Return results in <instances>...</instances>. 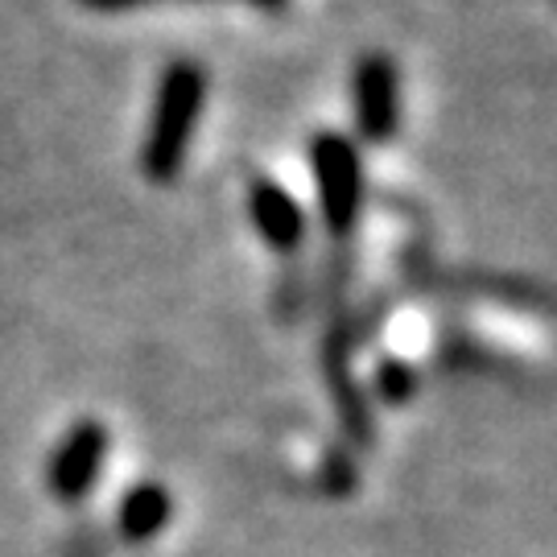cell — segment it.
<instances>
[{
	"label": "cell",
	"instance_id": "obj_1",
	"mask_svg": "<svg viewBox=\"0 0 557 557\" xmlns=\"http://www.w3.org/2000/svg\"><path fill=\"white\" fill-rule=\"evenodd\" d=\"M207 66L195 59H174L158 75L140 140V174L153 186H174L182 178L207 112Z\"/></svg>",
	"mask_w": 557,
	"mask_h": 557
},
{
	"label": "cell",
	"instance_id": "obj_2",
	"mask_svg": "<svg viewBox=\"0 0 557 557\" xmlns=\"http://www.w3.org/2000/svg\"><path fill=\"white\" fill-rule=\"evenodd\" d=\"M310 161V186H314V207H319V223L335 244L359 232L363 211H368V165H363V149L347 133L338 128H319L306 149Z\"/></svg>",
	"mask_w": 557,
	"mask_h": 557
},
{
	"label": "cell",
	"instance_id": "obj_3",
	"mask_svg": "<svg viewBox=\"0 0 557 557\" xmlns=\"http://www.w3.org/2000/svg\"><path fill=\"white\" fill-rule=\"evenodd\" d=\"M322 376L335 400L338 425L347 434V450H368L372 434H376V418H372V397L359 384L356 372V326L347 319H335L322 335Z\"/></svg>",
	"mask_w": 557,
	"mask_h": 557
},
{
	"label": "cell",
	"instance_id": "obj_4",
	"mask_svg": "<svg viewBox=\"0 0 557 557\" xmlns=\"http://www.w3.org/2000/svg\"><path fill=\"white\" fill-rule=\"evenodd\" d=\"M351 128H356V145H393L400 133V71L397 62L380 50L359 54L351 66Z\"/></svg>",
	"mask_w": 557,
	"mask_h": 557
},
{
	"label": "cell",
	"instance_id": "obj_5",
	"mask_svg": "<svg viewBox=\"0 0 557 557\" xmlns=\"http://www.w3.org/2000/svg\"><path fill=\"white\" fill-rule=\"evenodd\" d=\"M112 455V434L100 418L75 421L46 458V492L59 504H83L100 487Z\"/></svg>",
	"mask_w": 557,
	"mask_h": 557
},
{
	"label": "cell",
	"instance_id": "obj_6",
	"mask_svg": "<svg viewBox=\"0 0 557 557\" xmlns=\"http://www.w3.org/2000/svg\"><path fill=\"white\" fill-rule=\"evenodd\" d=\"M248 223L260 236V244L277 257H298L310 236V220L277 178H252L248 186Z\"/></svg>",
	"mask_w": 557,
	"mask_h": 557
},
{
	"label": "cell",
	"instance_id": "obj_7",
	"mask_svg": "<svg viewBox=\"0 0 557 557\" xmlns=\"http://www.w3.org/2000/svg\"><path fill=\"white\" fill-rule=\"evenodd\" d=\"M174 520V496L158 479L133 483L116 504V537L128 545H149L158 541Z\"/></svg>",
	"mask_w": 557,
	"mask_h": 557
},
{
	"label": "cell",
	"instance_id": "obj_8",
	"mask_svg": "<svg viewBox=\"0 0 557 557\" xmlns=\"http://www.w3.org/2000/svg\"><path fill=\"white\" fill-rule=\"evenodd\" d=\"M418 368L405 356H380L376 368H372V380H368V397H376L388 409H405L409 400L418 397Z\"/></svg>",
	"mask_w": 557,
	"mask_h": 557
},
{
	"label": "cell",
	"instance_id": "obj_9",
	"mask_svg": "<svg viewBox=\"0 0 557 557\" xmlns=\"http://www.w3.org/2000/svg\"><path fill=\"white\" fill-rule=\"evenodd\" d=\"M359 483V471H356V450H347V446H331L319 462V487L326 496H351Z\"/></svg>",
	"mask_w": 557,
	"mask_h": 557
},
{
	"label": "cell",
	"instance_id": "obj_10",
	"mask_svg": "<svg viewBox=\"0 0 557 557\" xmlns=\"http://www.w3.org/2000/svg\"><path fill=\"white\" fill-rule=\"evenodd\" d=\"M83 9L91 13H128V9H140V4H153V0H79Z\"/></svg>",
	"mask_w": 557,
	"mask_h": 557
},
{
	"label": "cell",
	"instance_id": "obj_11",
	"mask_svg": "<svg viewBox=\"0 0 557 557\" xmlns=\"http://www.w3.org/2000/svg\"><path fill=\"white\" fill-rule=\"evenodd\" d=\"M252 4H260L264 13H277V9H285V0H252Z\"/></svg>",
	"mask_w": 557,
	"mask_h": 557
}]
</instances>
